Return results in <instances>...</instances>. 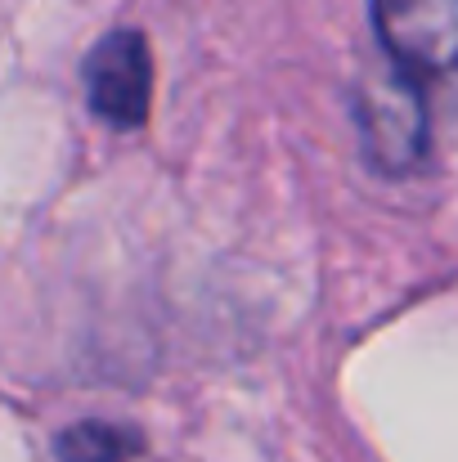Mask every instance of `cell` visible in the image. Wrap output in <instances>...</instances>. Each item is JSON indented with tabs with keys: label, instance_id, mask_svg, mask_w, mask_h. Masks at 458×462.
<instances>
[{
	"label": "cell",
	"instance_id": "1",
	"mask_svg": "<svg viewBox=\"0 0 458 462\" xmlns=\"http://www.w3.org/2000/svg\"><path fill=\"white\" fill-rule=\"evenodd\" d=\"M373 27L391 68L418 86L458 68V0H373Z\"/></svg>",
	"mask_w": 458,
	"mask_h": 462
},
{
	"label": "cell",
	"instance_id": "2",
	"mask_svg": "<svg viewBox=\"0 0 458 462\" xmlns=\"http://www.w3.org/2000/svg\"><path fill=\"white\" fill-rule=\"evenodd\" d=\"M86 95H90V108L122 126V131H136L149 122V104H153V54L145 32H108L90 59H86Z\"/></svg>",
	"mask_w": 458,
	"mask_h": 462
},
{
	"label": "cell",
	"instance_id": "3",
	"mask_svg": "<svg viewBox=\"0 0 458 462\" xmlns=\"http://www.w3.org/2000/svg\"><path fill=\"white\" fill-rule=\"evenodd\" d=\"M360 131L373 162L405 171L427 149V113H423V86L405 72H396L387 86H369L360 95Z\"/></svg>",
	"mask_w": 458,
	"mask_h": 462
},
{
	"label": "cell",
	"instance_id": "4",
	"mask_svg": "<svg viewBox=\"0 0 458 462\" xmlns=\"http://www.w3.org/2000/svg\"><path fill=\"white\" fill-rule=\"evenodd\" d=\"M140 436L108 427V422H77L72 431L59 436V458L63 462H126L136 458Z\"/></svg>",
	"mask_w": 458,
	"mask_h": 462
}]
</instances>
